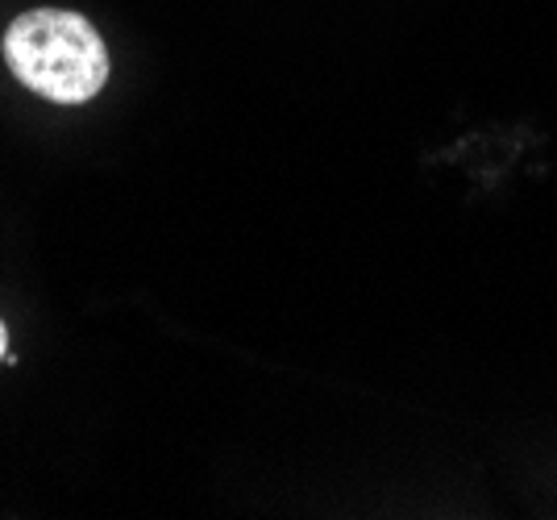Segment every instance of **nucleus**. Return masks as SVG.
I'll return each mask as SVG.
<instances>
[{"label": "nucleus", "instance_id": "nucleus-1", "mask_svg": "<svg viewBox=\"0 0 557 520\" xmlns=\"http://www.w3.org/2000/svg\"><path fill=\"white\" fill-rule=\"evenodd\" d=\"M4 67L25 92L50 104H88L104 92L113 59L84 13L75 9H25L0 38Z\"/></svg>", "mask_w": 557, "mask_h": 520}, {"label": "nucleus", "instance_id": "nucleus-2", "mask_svg": "<svg viewBox=\"0 0 557 520\" xmlns=\"http://www.w3.org/2000/svg\"><path fill=\"white\" fill-rule=\"evenodd\" d=\"M9 355H13V333H9L4 317H0V362H9Z\"/></svg>", "mask_w": 557, "mask_h": 520}]
</instances>
